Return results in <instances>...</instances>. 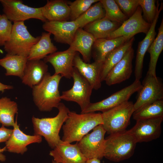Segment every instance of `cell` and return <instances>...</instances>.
I'll list each match as a JSON object with an SVG mask.
<instances>
[{"label":"cell","mask_w":163,"mask_h":163,"mask_svg":"<svg viewBox=\"0 0 163 163\" xmlns=\"http://www.w3.org/2000/svg\"><path fill=\"white\" fill-rule=\"evenodd\" d=\"M62 126V140L71 143L79 141L94 127L102 125L101 113L91 112L78 114L69 111Z\"/></svg>","instance_id":"1"},{"label":"cell","mask_w":163,"mask_h":163,"mask_svg":"<svg viewBox=\"0 0 163 163\" xmlns=\"http://www.w3.org/2000/svg\"><path fill=\"white\" fill-rule=\"evenodd\" d=\"M62 77L47 72L38 85L32 88L34 102L41 111H50L58 107L61 100L59 86Z\"/></svg>","instance_id":"2"},{"label":"cell","mask_w":163,"mask_h":163,"mask_svg":"<svg viewBox=\"0 0 163 163\" xmlns=\"http://www.w3.org/2000/svg\"><path fill=\"white\" fill-rule=\"evenodd\" d=\"M57 108L59 112L55 117L39 118L33 116L32 118L34 135L44 137L49 146L53 149L62 141L59 133L70 111L61 102Z\"/></svg>","instance_id":"3"},{"label":"cell","mask_w":163,"mask_h":163,"mask_svg":"<svg viewBox=\"0 0 163 163\" xmlns=\"http://www.w3.org/2000/svg\"><path fill=\"white\" fill-rule=\"evenodd\" d=\"M137 143L129 130L110 135L105 139L104 157L116 162L129 159L133 155Z\"/></svg>","instance_id":"4"},{"label":"cell","mask_w":163,"mask_h":163,"mask_svg":"<svg viewBox=\"0 0 163 163\" xmlns=\"http://www.w3.org/2000/svg\"><path fill=\"white\" fill-rule=\"evenodd\" d=\"M133 104L128 101L102 112V125L106 133L111 135L126 130L135 111Z\"/></svg>","instance_id":"5"},{"label":"cell","mask_w":163,"mask_h":163,"mask_svg":"<svg viewBox=\"0 0 163 163\" xmlns=\"http://www.w3.org/2000/svg\"><path fill=\"white\" fill-rule=\"evenodd\" d=\"M40 38V36H33L24 22H14L10 38L5 44L4 48L7 54L28 57L32 48Z\"/></svg>","instance_id":"6"},{"label":"cell","mask_w":163,"mask_h":163,"mask_svg":"<svg viewBox=\"0 0 163 163\" xmlns=\"http://www.w3.org/2000/svg\"><path fill=\"white\" fill-rule=\"evenodd\" d=\"M72 78L73 80L72 87L63 91L60 98L61 100L76 103L82 112L91 103L90 99L93 89L88 81L74 67Z\"/></svg>","instance_id":"7"},{"label":"cell","mask_w":163,"mask_h":163,"mask_svg":"<svg viewBox=\"0 0 163 163\" xmlns=\"http://www.w3.org/2000/svg\"><path fill=\"white\" fill-rule=\"evenodd\" d=\"M4 14L11 22H24L30 19H36L45 22L41 8H33L24 5L20 0H0Z\"/></svg>","instance_id":"8"},{"label":"cell","mask_w":163,"mask_h":163,"mask_svg":"<svg viewBox=\"0 0 163 163\" xmlns=\"http://www.w3.org/2000/svg\"><path fill=\"white\" fill-rule=\"evenodd\" d=\"M106 133L102 125H99L77 142L80 151L87 159L101 160L104 157Z\"/></svg>","instance_id":"9"},{"label":"cell","mask_w":163,"mask_h":163,"mask_svg":"<svg viewBox=\"0 0 163 163\" xmlns=\"http://www.w3.org/2000/svg\"><path fill=\"white\" fill-rule=\"evenodd\" d=\"M136 101L133 104L135 111L156 101L163 100V84L157 76L147 74L138 91Z\"/></svg>","instance_id":"10"},{"label":"cell","mask_w":163,"mask_h":163,"mask_svg":"<svg viewBox=\"0 0 163 163\" xmlns=\"http://www.w3.org/2000/svg\"><path fill=\"white\" fill-rule=\"evenodd\" d=\"M142 87L140 81L135 80L130 85L113 93L108 97L100 101L91 103L81 113L102 112L118 106L129 99L134 93L138 92Z\"/></svg>","instance_id":"11"},{"label":"cell","mask_w":163,"mask_h":163,"mask_svg":"<svg viewBox=\"0 0 163 163\" xmlns=\"http://www.w3.org/2000/svg\"><path fill=\"white\" fill-rule=\"evenodd\" d=\"M163 117L140 119L129 130L137 143L147 142L160 136Z\"/></svg>","instance_id":"12"},{"label":"cell","mask_w":163,"mask_h":163,"mask_svg":"<svg viewBox=\"0 0 163 163\" xmlns=\"http://www.w3.org/2000/svg\"><path fill=\"white\" fill-rule=\"evenodd\" d=\"M142 9L139 6L134 14L111 33L106 39H111L122 36L132 38L139 33L146 34L151 24L148 23L145 20L142 16Z\"/></svg>","instance_id":"13"},{"label":"cell","mask_w":163,"mask_h":163,"mask_svg":"<svg viewBox=\"0 0 163 163\" xmlns=\"http://www.w3.org/2000/svg\"><path fill=\"white\" fill-rule=\"evenodd\" d=\"M77 52L69 48L65 51L56 52L48 55L44 58L43 61L52 65L54 74L70 79L74 69V59Z\"/></svg>","instance_id":"14"},{"label":"cell","mask_w":163,"mask_h":163,"mask_svg":"<svg viewBox=\"0 0 163 163\" xmlns=\"http://www.w3.org/2000/svg\"><path fill=\"white\" fill-rule=\"evenodd\" d=\"M43 28L54 36L57 42L71 44L77 30L79 28L75 21H49L44 22Z\"/></svg>","instance_id":"15"},{"label":"cell","mask_w":163,"mask_h":163,"mask_svg":"<svg viewBox=\"0 0 163 163\" xmlns=\"http://www.w3.org/2000/svg\"><path fill=\"white\" fill-rule=\"evenodd\" d=\"M13 127L12 133L5 142V147L8 152L23 155L27 150V145L31 143L42 142L41 136L26 134L20 129L17 123V116Z\"/></svg>","instance_id":"16"},{"label":"cell","mask_w":163,"mask_h":163,"mask_svg":"<svg viewBox=\"0 0 163 163\" xmlns=\"http://www.w3.org/2000/svg\"><path fill=\"white\" fill-rule=\"evenodd\" d=\"M49 155L53 160L61 163H85L87 159L80 151L77 143L72 144L62 140Z\"/></svg>","instance_id":"17"},{"label":"cell","mask_w":163,"mask_h":163,"mask_svg":"<svg viewBox=\"0 0 163 163\" xmlns=\"http://www.w3.org/2000/svg\"><path fill=\"white\" fill-rule=\"evenodd\" d=\"M103 63L94 61L92 63L84 61L77 52L73 65L80 74L89 83L93 89L98 90L101 87V77Z\"/></svg>","instance_id":"18"},{"label":"cell","mask_w":163,"mask_h":163,"mask_svg":"<svg viewBox=\"0 0 163 163\" xmlns=\"http://www.w3.org/2000/svg\"><path fill=\"white\" fill-rule=\"evenodd\" d=\"M163 8V4L161 2L149 31L144 39L138 44L134 70L136 80L140 81L142 77L144 58L146 53L155 39L156 34L155 30L156 25L160 12Z\"/></svg>","instance_id":"19"},{"label":"cell","mask_w":163,"mask_h":163,"mask_svg":"<svg viewBox=\"0 0 163 163\" xmlns=\"http://www.w3.org/2000/svg\"><path fill=\"white\" fill-rule=\"evenodd\" d=\"M134 56V50L132 47L107 75L104 81L107 85L119 84L130 77L132 72Z\"/></svg>","instance_id":"20"},{"label":"cell","mask_w":163,"mask_h":163,"mask_svg":"<svg viewBox=\"0 0 163 163\" xmlns=\"http://www.w3.org/2000/svg\"><path fill=\"white\" fill-rule=\"evenodd\" d=\"M131 38L127 36H122L111 39H96L92 47L91 57L94 61L103 63L108 54Z\"/></svg>","instance_id":"21"},{"label":"cell","mask_w":163,"mask_h":163,"mask_svg":"<svg viewBox=\"0 0 163 163\" xmlns=\"http://www.w3.org/2000/svg\"><path fill=\"white\" fill-rule=\"evenodd\" d=\"M95 40L92 34L83 28H79L75 33L69 48L79 53L82 56L84 61L90 63L92 47Z\"/></svg>","instance_id":"22"},{"label":"cell","mask_w":163,"mask_h":163,"mask_svg":"<svg viewBox=\"0 0 163 163\" xmlns=\"http://www.w3.org/2000/svg\"><path fill=\"white\" fill-rule=\"evenodd\" d=\"M41 8L43 15L47 21H66L69 19L70 9L67 1L47 0Z\"/></svg>","instance_id":"23"},{"label":"cell","mask_w":163,"mask_h":163,"mask_svg":"<svg viewBox=\"0 0 163 163\" xmlns=\"http://www.w3.org/2000/svg\"><path fill=\"white\" fill-rule=\"evenodd\" d=\"M48 69V65L43 61L28 60L21 79L22 83L32 88L41 82Z\"/></svg>","instance_id":"24"},{"label":"cell","mask_w":163,"mask_h":163,"mask_svg":"<svg viewBox=\"0 0 163 163\" xmlns=\"http://www.w3.org/2000/svg\"><path fill=\"white\" fill-rule=\"evenodd\" d=\"M135 40L134 37L128 41L110 52L106 57L102 64L101 79V82L104 81L112 69L123 57L132 48Z\"/></svg>","instance_id":"25"},{"label":"cell","mask_w":163,"mask_h":163,"mask_svg":"<svg viewBox=\"0 0 163 163\" xmlns=\"http://www.w3.org/2000/svg\"><path fill=\"white\" fill-rule=\"evenodd\" d=\"M27 61V56L7 54L0 59V66L6 70V75L16 76L21 79Z\"/></svg>","instance_id":"26"},{"label":"cell","mask_w":163,"mask_h":163,"mask_svg":"<svg viewBox=\"0 0 163 163\" xmlns=\"http://www.w3.org/2000/svg\"><path fill=\"white\" fill-rule=\"evenodd\" d=\"M51 34L49 32L42 33L39 40L32 48L28 60H40L56 52L57 48L51 41Z\"/></svg>","instance_id":"27"},{"label":"cell","mask_w":163,"mask_h":163,"mask_svg":"<svg viewBox=\"0 0 163 163\" xmlns=\"http://www.w3.org/2000/svg\"><path fill=\"white\" fill-rule=\"evenodd\" d=\"M121 25L104 17L89 24L83 28L92 34L95 39H106Z\"/></svg>","instance_id":"28"},{"label":"cell","mask_w":163,"mask_h":163,"mask_svg":"<svg viewBox=\"0 0 163 163\" xmlns=\"http://www.w3.org/2000/svg\"><path fill=\"white\" fill-rule=\"evenodd\" d=\"M163 49V19L158 29L156 38L148 49L147 52L150 54V59L147 73L156 76V68L158 57Z\"/></svg>","instance_id":"29"},{"label":"cell","mask_w":163,"mask_h":163,"mask_svg":"<svg viewBox=\"0 0 163 163\" xmlns=\"http://www.w3.org/2000/svg\"><path fill=\"white\" fill-rule=\"evenodd\" d=\"M18 110L16 102L7 97L0 98V123L3 126H13L14 116Z\"/></svg>","instance_id":"30"},{"label":"cell","mask_w":163,"mask_h":163,"mask_svg":"<svg viewBox=\"0 0 163 163\" xmlns=\"http://www.w3.org/2000/svg\"><path fill=\"white\" fill-rule=\"evenodd\" d=\"M105 15V10L99 0L91 5L75 21L79 28H83L89 24L104 18Z\"/></svg>","instance_id":"31"},{"label":"cell","mask_w":163,"mask_h":163,"mask_svg":"<svg viewBox=\"0 0 163 163\" xmlns=\"http://www.w3.org/2000/svg\"><path fill=\"white\" fill-rule=\"evenodd\" d=\"M132 116L133 119L136 121L163 117V100L156 101L145 105L135 111Z\"/></svg>","instance_id":"32"},{"label":"cell","mask_w":163,"mask_h":163,"mask_svg":"<svg viewBox=\"0 0 163 163\" xmlns=\"http://www.w3.org/2000/svg\"><path fill=\"white\" fill-rule=\"evenodd\" d=\"M105 11L104 18L122 24L128 18L120 10L114 0H100Z\"/></svg>","instance_id":"33"},{"label":"cell","mask_w":163,"mask_h":163,"mask_svg":"<svg viewBox=\"0 0 163 163\" xmlns=\"http://www.w3.org/2000/svg\"><path fill=\"white\" fill-rule=\"evenodd\" d=\"M98 0H76L68 2L70 9V21H74L85 13L94 3Z\"/></svg>","instance_id":"34"},{"label":"cell","mask_w":163,"mask_h":163,"mask_svg":"<svg viewBox=\"0 0 163 163\" xmlns=\"http://www.w3.org/2000/svg\"><path fill=\"white\" fill-rule=\"evenodd\" d=\"M156 2L154 0H138L145 21L150 24L154 20L159 7L158 3L156 6Z\"/></svg>","instance_id":"35"},{"label":"cell","mask_w":163,"mask_h":163,"mask_svg":"<svg viewBox=\"0 0 163 163\" xmlns=\"http://www.w3.org/2000/svg\"><path fill=\"white\" fill-rule=\"evenodd\" d=\"M11 22L4 14L0 18V46H4L9 39L12 31Z\"/></svg>","instance_id":"36"},{"label":"cell","mask_w":163,"mask_h":163,"mask_svg":"<svg viewBox=\"0 0 163 163\" xmlns=\"http://www.w3.org/2000/svg\"><path fill=\"white\" fill-rule=\"evenodd\" d=\"M122 11L128 18L131 16L139 6L138 0H115Z\"/></svg>","instance_id":"37"},{"label":"cell","mask_w":163,"mask_h":163,"mask_svg":"<svg viewBox=\"0 0 163 163\" xmlns=\"http://www.w3.org/2000/svg\"><path fill=\"white\" fill-rule=\"evenodd\" d=\"M13 129H9L2 126L0 127V143L6 142L10 137Z\"/></svg>","instance_id":"38"},{"label":"cell","mask_w":163,"mask_h":163,"mask_svg":"<svg viewBox=\"0 0 163 163\" xmlns=\"http://www.w3.org/2000/svg\"><path fill=\"white\" fill-rule=\"evenodd\" d=\"M13 88L12 86L4 84L0 82V91L3 92L6 90H9Z\"/></svg>","instance_id":"39"},{"label":"cell","mask_w":163,"mask_h":163,"mask_svg":"<svg viewBox=\"0 0 163 163\" xmlns=\"http://www.w3.org/2000/svg\"><path fill=\"white\" fill-rule=\"evenodd\" d=\"M6 150L5 146L2 148H0V161L2 162L5 161L6 160V156L2 153Z\"/></svg>","instance_id":"40"},{"label":"cell","mask_w":163,"mask_h":163,"mask_svg":"<svg viewBox=\"0 0 163 163\" xmlns=\"http://www.w3.org/2000/svg\"><path fill=\"white\" fill-rule=\"evenodd\" d=\"M85 163H101L100 160L97 158L87 159Z\"/></svg>","instance_id":"41"},{"label":"cell","mask_w":163,"mask_h":163,"mask_svg":"<svg viewBox=\"0 0 163 163\" xmlns=\"http://www.w3.org/2000/svg\"><path fill=\"white\" fill-rule=\"evenodd\" d=\"M52 163H61L57 162L54 161V160H53Z\"/></svg>","instance_id":"42"},{"label":"cell","mask_w":163,"mask_h":163,"mask_svg":"<svg viewBox=\"0 0 163 163\" xmlns=\"http://www.w3.org/2000/svg\"><path fill=\"white\" fill-rule=\"evenodd\" d=\"M1 15H2L0 14V18H1Z\"/></svg>","instance_id":"43"}]
</instances>
